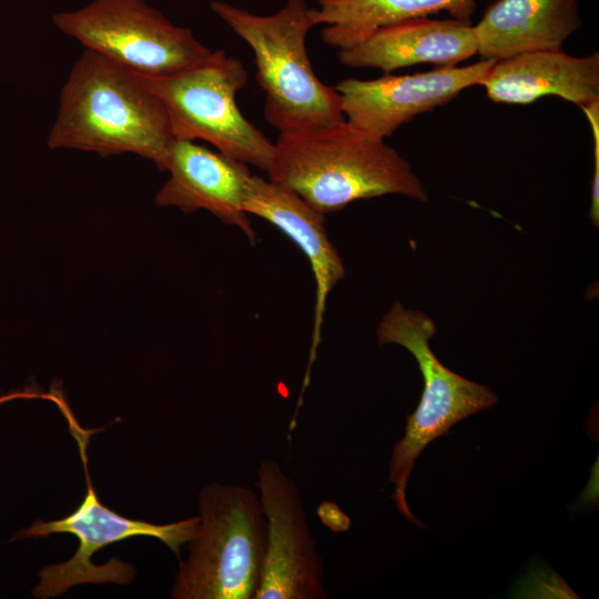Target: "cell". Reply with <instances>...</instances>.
<instances>
[{"instance_id":"13","label":"cell","mask_w":599,"mask_h":599,"mask_svg":"<svg viewBox=\"0 0 599 599\" xmlns=\"http://www.w3.org/2000/svg\"><path fill=\"white\" fill-rule=\"evenodd\" d=\"M470 20L415 18L377 29L362 42L338 51L342 64L390 73L418 63L451 67L477 54Z\"/></svg>"},{"instance_id":"8","label":"cell","mask_w":599,"mask_h":599,"mask_svg":"<svg viewBox=\"0 0 599 599\" xmlns=\"http://www.w3.org/2000/svg\"><path fill=\"white\" fill-rule=\"evenodd\" d=\"M52 22L84 49L149 79L176 73L211 53L192 30L172 23L145 0H93L54 13Z\"/></svg>"},{"instance_id":"16","label":"cell","mask_w":599,"mask_h":599,"mask_svg":"<svg viewBox=\"0 0 599 599\" xmlns=\"http://www.w3.org/2000/svg\"><path fill=\"white\" fill-rule=\"evenodd\" d=\"M475 9V0H318L311 17L314 26H326L323 42L343 50L389 24L440 11L470 20Z\"/></svg>"},{"instance_id":"17","label":"cell","mask_w":599,"mask_h":599,"mask_svg":"<svg viewBox=\"0 0 599 599\" xmlns=\"http://www.w3.org/2000/svg\"><path fill=\"white\" fill-rule=\"evenodd\" d=\"M589 120L595 141V171L591 184V206L589 216L595 229L599 226V101L581 109Z\"/></svg>"},{"instance_id":"15","label":"cell","mask_w":599,"mask_h":599,"mask_svg":"<svg viewBox=\"0 0 599 599\" xmlns=\"http://www.w3.org/2000/svg\"><path fill=\"white\" fill-rule=\"evenodd\" d=\"M581 24L579 0H496L473 28L477 54L500 60L561 49Z\"/></svg>"},{"instance_id":"5","label":"cell","mask_w":599,"mask_h":599,"mask_svg":"<svg viewBox=\"0 0 599 599\" xmlns=\"http://www.w3.org/2000/svg\"><path fill=\"white\" fill-rule=\"evenodd\" d=\"M436 333V324L428 315L405 308L399 301L393 304L377 328L378 344L405 347L417 361L424 378L419 404L407 417L404 436L394 445L388 476V483L395 485L392 498L398 511L422 528L425 526L415 518L406 501L407 481L417 457L453 425L494 406L498 399L488 386L458 375L438 361L429 346Z\"/></svg>"},{"instance_id":"3","label":"cell","mask_w":599,"mask_h":599,"mask_svg":"<svg viewBox=\"0 0 599 599\" xmlns=\"http://www.w3.org/2000/svg\"><path fill=\"white\" fill-rule=\"evenodd\" d=\"M210 8L251 48L264 115L280 134H312L345 121L339 93L318 79L309 61L306 38L315 26L306 0H286L265 16L220 0Z\"/></svg>"},{"instance_id":"9","label":"cell","mask_w":599,"mask_h":599,"mask_svg":"<svg viewBox=\"0 0 599 599\" xmlns=\"http://www.w3.org/2000/svg\"><path fill=\"white\" fill-rule=\"evenodd\" d=\"M255 486L266 518V552L255 599H324V566L296 483L263 459Z\"/></svg>"},{"instance_id":"18","label":"cell","mask_w":599,"mask_h":599,"mask_svg":"<svg viewBox=\"0 0 599 599\" xmlns=\"http://www.w3.org/2000/svg\"><path fill=\"white\" fill-rule=\"evenodd\" d=\"M29 398V397H38V394H34L32 392H11L9 394L0 396V404L6 403L11 399L16 398Z\"/></svg>"},{"instance_id":"1","label":"cell","mask_w":599,"mask_h":599,"mask_svg":"<svg viewBox=\"0 0 599 599\" xmlns=\"http://www.w3.org/2000/svg\"><path fill=\"white\" fill-rule=\"evenodd\" d=\"M173 139L148 79L84 49L62 87L48 146L100 156L132 153L164 171Z\"/></svg>"},{"instance_id":"11","label":"cell","mask_w":599,"mask_h":599,"mask_svg":"<svg viewBox=\"0 0 599 599\" xmlns=\"http://www.w3.org/2000/svg\"><path fill=\"white\" fill-rule=\"evenodd\" d=\"M169 179L156 192L158 206L205 210L237 226L253 243L255 232L243 202L252 175L246 164L192 140L173 139L165 161Z\"/></svg>"},{"instance_id":"4","label":"cell","mask_w":599,"mask_h":599,"mask_svg":"<svg viewBox=\"0 0 599 599\" xmlns=\"http://www.w3.org/2000/svg\"><path fill=\"white\" fill-rule=\"evenodd\" d=\"M200 527L179 559L174 599H255L266 552L260 495L241 485L206 484L199 494Z\"/></svg>"},{"instance_id":"12","label":"cell","mask_w":599,"mask_h":599,"mask_svg":"<svg viewBox=\"0 0 599 599\" xmlns=\"http://www.w3.org/2000/svg\"><path fill=\"white\" fill-rule=\"evenodd\" d=\"M243 207L248 215L264 219L286 234L306 255L313 270L316 304L312 347L303 386L305 388L321 341L326 298L345 276L343 261L328 237L324 214L292 190L252 174L246 185Z\"/></svg>"},{"instance_id":"10","label":"cell","mask_w":599,"mask_h":599,"mask_svg":"<svg viewBox=\"0 0 599 599\" xmlns=\"http://www.w3.org/2000/svg\"><path fill=\"white\" fill-rule=\"evenodd\" d=\"M495 61L481 59L470 65L439 67L414 74L385 73L374 80L351 78L333 87L341 95L345 120L367 135L384 140L416 115L480 84Z\"/></svg>"},{"instance_id":"14","label":"cell","mask_w":599,"mask_h":599,"mask_svg":"<svg viewBox=\"0 0 599 599\" xmlns=\"http://www.w3.org/2000/svg\"><path fill=\"white\" fill-rule=\"evenodd\" d=\"M498 103L529 104L556 95L580 109L599 101V53L575 57L561 49L496 60L480 83Z\"/></svg>"},{"instance_id":"7","label":"cell","mask_w":599,"mask_h":599,"mask_svg":"<svg viewBox=\"0 0 599 599\" xmlns=\"http://www.w3.org/2000/svg\"><path fill=\"white\" fill-rule=\"evenodd\" d=\"M73 437L77 439L87 478V494L79 507L67 517L52 520H37L20 529L10 541L26 538L45 537L52 534H72L79 540V547L67 561L42 568L39 582L32 590L37 598H52L62 595L73 586L82 583L115 582L129 583L135 573L134 567L113 558L104 565H94L92 556L103 547L135 536L153 537L165 544L181 559V547L197 534L200 517L154 525L143 520L125 518L100 502L88 474L87 436L74 420L68 417Z\"/></svg>"},{"instance_id":"6","label":"cell","mask_w":599,"mask_h":599,"mask_svg":"<svg viewBox=\"0 0 599 599\" xmlns=\"http://www.w3.org/2000/svg\"><path fill=\"white\" fill-rule=\"evenodd\" d=\"M166 110L174 139L203 140L219 152L267 171L275 143L241 112L236 102L248 73L224 50L184 70L146 78Z\"/></svg>"},{"instance_id":"2","label":"cell","mask_w":599,"mask_h":599,"mask_svg":"<svg viewBox=\"0 0 599 599\" xmlns=\"http://www.w3.org/2000/svg\"><path fill=\"white\" fill-rule=\"evenodd\" d=\"M266 172L268 180L292 190L324 215L386 194L428 201L422 180L395 149L346 120L312 134H280Z\"/></svg>"}]
</instances>
